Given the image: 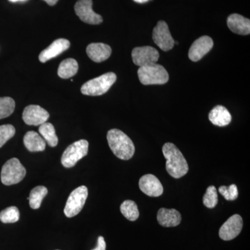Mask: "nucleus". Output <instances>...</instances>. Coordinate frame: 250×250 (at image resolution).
Instances as JSON below:
<instances>
[{"instance_id": "nucleus-28", "label": "nucleus", "mask_w": 250, "mask_h": 250, "mask_svg": "<svg viewBox=\"0 0 250 250\" xmlns=\"http://www.w3.org/2000/svg\"><path fill=\"white\" fill-rule=\"evenodd\" d=\"M16 134V129L13 125H4L0 126V148Z\"/></svg>"}, {"instance_id": "nucleus-4", "label": "nucleus", "mask_w": 250, "mask_h": 250, "mask_svg": "<svg viewBox=\"0 0 250 250\" xmlns=\"http://www.w3.org/2000/svg\"><path fill=\"white\" fill-rule=\"evenodd\" d=\"M117 80L116 74L108 72L101 76L85 82L81 88L83 95L88 96H99L106 93L114 84Z\"/></svg>"}, {"instance_id": "nucleus-26", "label": "nucleus", "mask_w": 250, "mask_h": 250, "mask_svg": "<svg viewBox=\"0 0 250 250\" xmlns=\"http://www.w3.org/2000/svg\"><path fill=\"white\" fill-rule=\"evenodd\" d=\"M16 103L11 98H0V119L7 118L14 113Z\"/></svg>"}, {"instance_id": "nucleus-14", "label": "nucleus", "mask_w": 250, "mask_h": 250, "mask_svg": "<svg viewBox=\"0 0 250 250\" xmlns=\"http://www.w3.org/2000/svg\"><path fill=\"white\" fill-rule=\"evenodd\" d=\"M141 191L149 197H159L164 192V188L160 181L152 174H145L139 180Z\"/></svg>"}, {"instance_id": "nucleus-22", "label": "nucleus", "mask_w": 250, "mask_h": 250, "mask_svg": "<svg viewBox=\"0 0 250 250\" xmlns=\"http://www.w3.org/2000/svg\"><path fill=\"white\" fill-rule=\"evenodd\" d=\"M39 131L42 139L45 140V143L50 147H54L58 145L59 139L56 134L55 128L53 125L46 122L40 125Z\"/></svg>"}, {"instance_id": "nucleus-1", "label": "nucleus", "mask_w": 250, "mask_h": 250, "mask_svg": "<svg viewBox=\"0 0 250 250\" xmlns=\"http://www.w3.org/2000/svg\"><path fill=\"white\" fill-rule=\"evenodd\" d=\"M163 154L166 159V170L171 177L179 179L188 172V165L185 158L173 143H167L162 148Z\"/></svg>"}, {"instance_id": "nucleus-9", "label": "nucleus", "mask_w": 250, "mask_h": 250, "mask_svg": "<svg viewBox=\"0 0 250 250\" xmlns=\"http://www.w3.org/2000/svg\"><path fill=\"white\" fill-rule=\"evenodd\" d=\"M133 62L135 65L142 67L150 64L156 63L159 59V53L157 49L150 46L135 47L133 49Z\"/></svg>"}, {"instance_id": "nucleus-23", "label": "nucleus", "mask_w": 250, "mask_h": 250, "mask_svg": "<svg viewBox=\"0 0 250 250\" xmlns=\"http://www.w3.org/2000/svg\"><path fill=\"white\" fill-rule=\"evenodd\" d=\"M47 188L43 186H39L31 190L29 197V206L33 209H38L40 208L42 200L47 195Z\"/></svg>"}, {"instance_id": "nucleus-12", "label": "nucleus", "mask_w": 250, "mask_h": 250, "mask_svg": "<svg viewBox=\"0 0 250 250\" xmlns=\"http://www.w3.org/2000/svg\"><path fill=\"white\" fill-rule=\"evenodd\" d=\"M48 112L38 105H29L22 113V120L28 125L40 126L49 119Z\"/></svg>"}, {"instance_id": "nucleus-10", "label": "nucleus", "mask_w": 250, "mask_h": 250, "mask_svg": "<svg viewBox=\"0 0 250 250\" xmlns=\"http://www.w3.org/2000/svg\"><path fill=\"white\" fill-rule=\"evenodd\" d=\"M75 11L83 22L90 24H99L103 22V17L94 12L92 0H79L75 4Z\"/></svg>"}, {"instance_id": "nucleus-21", "label": "nucleus", "mask_w": 250, "mask_h": 250, "mask_svg": "<svg viewBox=\"0 0 250 250\" xmlns=\"http://www.w3.org/2000/svg\"><path fill=\"white\" fill-rule=\"evenodd\" d=\"M79 65L76 60L67 59L59 65L58 75L62 79H68L75 76L78 72Z\"/></svg>"}, {"instance_id": "nucleus-30", "label": "nucleus", "mask_w": 250, "mask_h": 250, "mask_svg": "<svg viewBox=\"0 0 250 250\" xmlns=\"http://www.w3.org/2000/svg\"><path fill=\"white\" fill-rule=\"evenodd\" d=\"M106 244L103 236H99L98 238V245L95 249L92 250H106Z\"/></svg>"}, {"instance_id": "nucleus-5", "label": "nucleus", "mask_w": 250, "mask_h": 250, "mask_svg": "<svg viewBox=\"0 0 250 250\" xmlns=\"http://www.w3.org/2000/svg\"><path fill=\"white\" fill-rule=\"evenodd\" d=\"M25 167L17 158H13L5 163L1 170V182L5 186H11L21 182L26 176Z\"/></svg>"}, {"instance_id": "nucleus-24", "label": "nucleus", "mask_w": 250, "mask_h": 250, "mask_svg": "<svg viewBox=\"0 0 250 250\" xmlns=\"http://www.w3.org/2000/svg\"><path fill=\"white\" fill-rule=\"evenodd\" d=\"M122 214L130 221H136L139 217V208L136 202L132 200H125L121 206Z\"/></svg>"}, {"instance_id": "nucleus-6", "label": "nucleus", "mask_w": 250, "mask_h": 250, "mask_svg": "<svg viewBox=\"0 0 250 250\" xmlns=\"http://www.w3.org/2000/svg\"><path fill=\"white\" fill-rule=\"evenodd\" d=\"M88 145L86 140L82 139L69 146L62 153V165L66 168L74 167L79 161L88 154Z\"/></svg>"}, {"instance_id": "nucleus-34", "label": "nucleus", "mask_w": 250, "mask_h": 250, "mask_svg": "<svg viewBox=\"0 0 250 250\" xmlns=\"http://www.w3.org/2000/svg\"></svg>"}, {"instance_id": "nucleus-31", "label": "nucleus", "mask_w": 250, "mask_h": 250, "mask_svg": "<svg viewBox=\"0 0 250 250\" xmlns=\"http://www.w3.org/2000/svg\"><path fill=\"white\" fill-rule=\"evenodd\" d=\"M43 1H45L49 6H54V5L57 4L59 0H43Z\"/></svg>"}, {"instance_id": "nucleus-17", "label": "nucleus", "mask_w": 250, "mask_h": 250, "mask_svg": "<svg viewBox=\"0 0 250 250\" xmlns=\"http://www.w3.org/2000/svg\"><path fill=\"white\" fill-rule=\"evenodd\" d=\"M229 29L239 35H249L250 34V21L241 15L233 14L228 18Z\"/></svg>"}, {"instance_id": "nucleus-20", "label": "nucleus", "mask_w": 250, "mask_h": 250, "mask_svg": "<svg viewBox=\"0 0 250 250\" xmlns=\"http://www.w3.org/2000/svg\"><path fill=\"white\" fill-rule=\"evenodd\" d=\"M208 118L213 125L218 126H225L231 121V116L228 108L225 106H215L210 111Z\"/></svg>"}, {"instance_id": "nucleus-16", "label": "nucleus", "mask_w": 250, "mask_h": 250, "mask_svg": "<svg viewBox=\"0 0 250 250\" xmlns=\"http://www.w3.org/2000/svg\"><path fill=\"white\" fill-rule=\"evenodd\" d=\"M158 223L164 228H173L178 226L182 221L180 213L174 208H161L157 213Z\"/></svg>"}, {"instance_id": "nucleus-32", "label": "nucleus", "mask_w": 250, "mask_h": 250, "mask_svg": "<svg viewBox=\"0 0 250 250\" xmlns=\"http://www.w3.org/2000/svg\"><path fill=\"white\" fill-rule=\"evenodd\" d=\"M134 1L139 3V4H144V3L147 2L149 0H134Z\"/></svg>"}, {"instance_id": "nucleus-11", "label": "nucleus", "mask_w": 250, "mask_h": 250, "mask_svg": "<svg viewBox=\"0 0 250 250\" xmlns=\"http://www.w3.org/2000/svg\"><path fill=\"white\" fill-rule=\"evenodd\" d=\"M243 225L241 215H233L222 225L219 230V236L223 241H231L241 232Z\"/></svg>"}, {"instance_id": "nucleus-7", "label": "nucleus", "mask_w": 250, "mask_h": 250, "mask_svg": "<svg viewBox=\"0 0 250 250\" xmlns=\"http://www.w3.org/2000/svg\"><path fill=\"white\" fill-rule=\"evenodd\" d=\"M88 195V188L85 186H82L75 189L67 198L66 205L64 208L65 216L72 218L78 215L83 208Z\"/></svg>"}, {"instance_id": "nucleus-8", "label": "nucleus", "mask_w": 250, "mask_h": 250, "mask_svg": "<svg viewBox=\"0 0 250 250\" xmlns=\"http://www.w3.org/2000/svg\"><path fill=\"white\" fill-rule=\"evenodd\" d=\"M152 39L156 45L163 51L167 52L173 48L174 41L165 21H161L157 22L153 29Z\"/></svg>"}, {"instance_id": "nucleus-33", "label": "nucleus", "mask_w": 250, "mask_h": 250, "mask_svg": "<svg viewBox=\"0 0 250 250\" xmlns=\"http://www.w3.org/2000/svg\"><path fill=\"white\" fill-rule=\"evenodd\" d=\"M11 2H17V1H25V0H9Z\"/></svg>"}, {"instance_id": "nucleus-27", "label": "nucleus", "mask_w": 250, "mask_h": 250, "mask_svg": "<svg viewBox=\"0 0 250 250\" xmlns=\"http://www.w3.org/2000/svg\"><path fill=\"white\" fill-rule=\"evenodd\" d=\"M218 202V193L214 186L207 188V191L203 197V204L208 208L215 207Z\"/></svg>"}, {"instance_id": "nucleus-29", "label": "nucleus", "mask_w": 250, "mask_h": 250, "mask_svg": "<svg viewBox=\"0 0 250 250\" xmlns=\"http://www.w3.org/2000/svg\"><path fill=\"white\" fill-rule=\"evenodd\" d=\"M219 192L221 194L225 200L228 201H233L236 200L238 196V188H237L236 184H231L229 187H225V186H222L219 188Z\"/></svg>"}, {"instance_id": "nucleus-3", "label": "nucleus", "mask_w": 250, "mask_h": 250, "mask_svg": "<svg viewBox=\"0 0 250 250\" xmlns=\"http://www.w3.org/2000/svg\"><path fill=\"white\" fill-rule=\"evenodd\" d=\"M138 75L143 85L165 84L169 80L167 70L162 65L156 63L140 67Z\"/></svg>"}, {"instance_id": "nucleus-13", "label": "nucleus", "mask_w": 250, "mask_h": 250, "mask_svg": "<svg viewBox=\"0 0 250 250\" xmlns=\"http://www.w3.org/2000/svg\"><path fill=\"white\" fill-rule=\"evenodd\" d=\"M213 41L209 36H204L197 39L188 52V57L192 62H197L210 52L213 48Z\"/></svg>"}, {"instance_id": "nucleus-18", "label": "nucleus", "mask_w": 250, "mask_h": 250, "mask_svg": "<svg viewBox=\"0 0 250 250\" xmlns=\"http://www.w3.org/2000/svg\"><path fill=\"white\" fill-rule=\"evenodd\" d=\"M111 47L106 44L91 43L86 48V53L88 57L94 62H100L107 60L111 56Z\"/></svg>"}, {"instance_id": "nucleus-19", "label": "nucleus", "mask_w": 250, "mask_h": 250, "mask_svg": "<svg viewBox=\"0 0 250 250\" xmlns=\"http://www.w3.org/2000/svg\"><path fill=\"white\" fill-rule=\"evenodd\" d=\"M23 142L27 150L31 152H42L45 149V140L36 131H28L24 135Z\"/></svg>"}, {"instance_id": "nucleus-25", "label": "nucleus", "mask_w": 250, "mask_h": 250, "mask_svg": "<svg viewBox=\"0 0 250 250\" xmlns=\"http://www.w3.org/2000/svg\"><path fill=\"white\" fill-rule=\"evenodd\" d=\"M20 211L16 207H10L0 212V221L4 224L17 223Z\"/></svg>"}, {"instance_id": "nucleus-15", "label": "nucleus", "mask_w": 250, "mask_h": 250, "mask_svg": "<svg viewBox=\"0 0 250 250\" xmlns=\"http://www.w3.org/2000/svg\"><path fill=\"white\" fill-rule=\"evenodd\" d=\"M70 46V41L67 39H57L41 52L39 55V60L41 62H45L50 59L55 58L59 54L67 50Z\"/></svg>"}, {"instance_id": "nucleus-2", "label": "nucleus", "mask_w": 250, "mask_h": 250, "mask_svg": "<svg viewBox=\"0 0 250 250\" xmlns=\"http://www.w3.org/2000/svg\"><path fill=\"white\" fill-rule=\"evenodd\" d=\"M107 141L112 152L118 159L125 161L129 160L134 156V143L127 135L121 130H109L107 133Z\"/></svg>"}]
</instances>
